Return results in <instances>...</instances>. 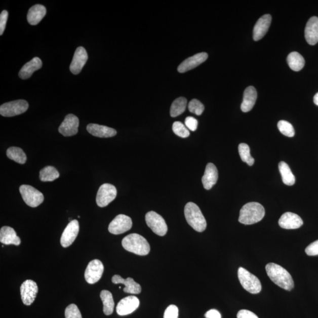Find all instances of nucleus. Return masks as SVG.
Masks as SVG:
<instances>
[{"mask_svg":"<svg viewBox=\"0 0 318 318\" xmlns=\"http://www.w3.org/2000/svg\"><path fill=\"white\" fill-rule=\"evenodd\" d=\"M267 275L273 283L285 290L290 291L294 287V282L292 276L283 267L274 263H269L266 266Z\"/></svg>","mask_w":318,"mask_h":318,"instance_id":"nucleus-1","label":"nucleus"},{"mask_svg":"<svg viewBox=\"0 0 318 318\" xmlns=\"http://www.w3.org/2000/svg\"><path fill=\"white\" fill-rule=\"evenodd\" d=\"M265 215V209L261 204L250 202L241 209L238 222L246 225H252L261 221Z\"/></svg>","mask_w":318,"mask_h":318,"instance_id":"nucleus-2","label":"nucleus"},{"mask_svg":"<svg viewBox=\"0 0 318 318\" xmlns=\"http://www.w3.org/2000/svg\"><path fill=\"white\" fill-rule=\"evenodd\" d=\"M122 244L126 251L137 255L145 256L150 251V245L146 238L137 233L126 236L123 240Z\"/></svg>","mask_w":318,"mask_h":318,"instance_id":"nucleus-3","label":"nucleus"},{"mask_svg":"<svg viewBox=\"0 0 318 318\" xmlns=\"http://www.w3.org/2000/svg\"><path fill=\"white\" fill-rule=\"evenodd\" d=\"M186 221L192 228L198 232H202L207 228V223L198 206L189 202L185 207Z\"/></svg>","mask_w":318,"mask_h":318,"instance_id":"nucleus-4","label":"nucleus"},{"mask_svg":"<svg viewBox=\"0 0 318 318\" xmlns=\"http://www.w3.org/2000/svg\"><path fill=\"white\" fill-rule=\"evenodd\" d=\"M237 274L238 280L246 291L252 294H257L261 291V282L254 274L242 267L238 268Z\"/></svg>","mask_w":318,"mask_h":318,"instance_id":"nucleus-5","label":"nucleus"},{"mask_svg":"<svg viewBox=\"0 0 318 318\" xmlns=\"http://www.w3.org/2000/svg\"><path fill=\"white\" fill-rule=\"evenodd\" d=\"M20 192L25 203L31 208L38 207L44 201L45 198L43 193L31 186H21Z\"/></svg>","mask_w":318,"mask_h":318,"instance_id":"nucleus-6","label":"nucleus"},{"mask_svg":"<svg viewBox=\"0 0 318 318\" xmlns=\"http://www.w3.org/2000/svg\"><path fill=\"white\" fill-rule=\"evenodd\" d=\"M26 100H18L2 104L0 107V114L4 117H13L23 114L28 108Z\"/></svg>","mask_w":318,"mask_h":318,"instance_id":"nucleus-7","label":"nucleus"},{"mask_svg":"<svg viewBox=\"0 0 318 318\" xmlns=\"http://www.w3.org/2000/svg\"><path fill=\"white\" fill-rule=\"evenodd\" d=\"M148 226L158 236H164L168 232V226L165 220L156 212H148L145 217Z\"/></svg>","mask_w":318,"mask_h":318,"instance_id":"nucleus-8","label":"nucleus"},{"mask_svg":"<svg viewBox=\"0 0 318 318\" xmlns=\"http://www.w3.org/2000/svg\"><path fill=\"white\" fill-rule=\"evenodd\" d=\"M117 196L116 188L111 184L104 183L99 187L96 196V203L100 208L107 207Z\"/></svg>","mask_w":318,"mask_h":318,"instance_id":"nucleus-9","label":"nucleus"},{"mask_svg":"<svg viewBox=\"0 0 318 318\" xmlns=\"http://www.w3.org/2000/svg\"><path fill=\"white\" fill-rule=\"evenodd\" d=\"M132 220L130 217L121 214L112 220L108 229L111 234H120L128 232L132 228Z\"/></svg>","mask_w":318,"mask_h":318,"instance_id":"nucleus-10","label":"nucleus"},{"mask_svg":"<svg viewBox=\"0 0 318 318\" xmlns=\"http://www.w3.org/2000/svg\"><path fill=\"white\" fill-rule=\"evenodd\" d=\"M104 272V266L98 259L90 262L85 273V280L89 284H96L102 277Z\"/></svg>","mask_w":318,"mask_h":318,"instance_id":"nucleus-11","label":"nucleus"},{"mask_svg":"<svg viewBox=\"0 0 318 318\" xmlns=\"http://www.w3.org/2000/svg\"><path fill=\"white\" fill-rule=\"evenodd\" d=\"M38 288L37 284L32 280L24 281L20 287L21 299L25 305H31L35 301Z\"/></svg>","mask_w":318,"mask_h":318,"instance_id":"nucleus-12","label":"nucleus"},{"mask_svg":"<svg viewBox=\"0 0 318 318\" xmlns=\"http://www.w3.org/2000/svg\"><path fill=\"white\" fill-rule=\"evenodd\" d=\"M79 232V223L73 220L68 224L60 238V244L64 248L70 247L76 238Z\"/></svg>","mask_w":318,"mask_h":318,"instance_id":"nucleus-13","label":"nucleus"},{"mask_svg":"<svg viewBox=\"0 0 318 318\" xmlns=\"http://www.w3.org/2000/svg\"><path fill=\"white\" fill-rule=\"evenodd\" d=\"M78 126L79 120L76 115L69 114L60 125L59 132L65 137L74 136L78 133Z\"/></svg>","mask_w":318,"mask_h":318,"instance_id":"nucleus-14","label":"nucleus"},{"mask_svg":"<svg viewBox=\"0 0 318 318\" xmlns=\"http://www.w3.org/2000/svg\"><path fill=\"white\" fill-rule=\"evenodd\" d=\"M140 301L135 296H130L122 299L116 307L118 315L125 316L129 315L139 308Z\"/></svg>","mask_w":318,"mask_h":318,"instance_id":"nucleus-15","label":"nucleus"},{"mask_svg":"<svg viewBox=\"0 0 318 318\" xmlns=\"http://www.w3.org/2000/svg\"><path fill=\"white\" fill-rule=\"evenodd\" d=\"M88 60V54L86 49L83 47H79L75 50L70 66L71 73L75 75L81 73Z\"/></svg>","mask_w":318,"mask_h":318,"instance_id":"nucleus-16","label":"nucleus"},{"mask_svg":"<svg viewBox=\"0 0 318 318\" xmlns=\"http://www.w3.org/2000/svg\"><path fill=\"white\" fill-rule=\"evenodd\" d=\"M208 54L207 53H200L195 54L192 57L187 58L180 64L178 68V70L180 73L193 69V68L200 66L208 59Z\"/></svg>","mask_w":318,"mask_h":318,"instance_id":"nucleus-17","label":"nucleus"},{"mask_svg":"<svg viewBox=\"0 0 318 318\" xmlns=\"http://www.w3.org/2000/svg\"><path fill=\"white\" fill-rule=\"evenodd\" d=\"M301 217L292 212L285 213L279 220V225L285 229H296L303 225Z\"/></svg>","mask_w":318,"mask_h":318,"instance_id":"nucleus-18","label":"nucleus"},{"mask_svg":"<svg viewBox=\"0 0 318 318\" xmlns=\"http://www.w3.org/2000/svg\"><path fill=\"white\" fill-rule=\"evenodd\" d=\"M271 21H272V17L270 14H265V15L260 18L254 28L255 41H259L264 37L269 30Z\"/></svg>","mask_w":318,"mask_h":318,"instance_id":"nucleus-19","label":"nucleus"},{"mask_svg":"<svg viewBox=\"0 0 318 318\" xmlns=\"http://www.w3.org/2000/svg\"><path fill=\"white\" fill-rule=\"evenodd\" d=\"M305 37L310 45H315L318 43V17L310 18L306 25Z\"/></svg>","mask_w":318,"mask_h":318,"instance_id":"nucleus-20","label":"nucleus"},{"mask_svg":"<svg viewBox=\"0 0 318 318\" xmlns=\"http://www.w3.org/2000/svg\"><path fill=\"white\" fill-rule=\"evenodd\" d=\"M218 179V171L215 165L209 163L206 167L202 182L205 189L210 190Z\"/></svg>","mask_w":318,"mask_h":318,"instance_id":"nucleus-21","label":"nucleus"},{"mask_svg":"<svg viewBox=\"0 0 318 318\" xmlns=\"http://www.w3.org/2000/svg\"><path fill=\"white\" fill-rule=\"evenodd\" d=\"M112 283L114 284L125 285L124 292L132 294H139L142 291V288L139 284L136 283L132 278L128 277L127 279H124L121 276L115 274L112 277Z\"/></svg>","mask_w":318,"mask_h":318,"instance_id":"nucleus-22","label":"nucleus"},{"mask_svg":"<svg viewBox=\"0 0 318 318\" xmlns=\"http://www.w3.org/2000/svg\"><path fill=\"white\" fill-rule=\"evenodd\" d=\"M257 96V92L254 87H248L244 93L243 102L241 104L242 111L245 113L250 111L255 104Z\"/></svg>","mask_w":318,"mask_h":318,"instance_id":"nucleus-23","label":"nucleus"},{"mask_svg":"<svg viewBox=\"0 0 318 318\" xmlns=\"http://www.w3.org/2000/svg\"><path fill=\"white\" fill-rule=\"evenodd\" d=\"M87 130L92 135L101 138L113 137L117 134L116 131L113 128L97 124H89L87 126Z\"/></svg>","mask_w":318,"mask_h":318,"instance_id":"nucleus-24","label":"nucleus"},{"mask_svg":"<svg viewBox=\"0 0 318 318\" xmlns=\"http://www.w3.org/2000/svg\"><path fill=\"white\" fill-rule=\"evenodd\" d=\"M0 242L5 245L19 246L20 238L17 235L16 231L12 227L3 226L0 230Z\"/></svg>","mask_w":318,"mask_h":318,"instance_id":"nucleus-25","label":"nucleus"},{"mask_svg":"<svg viewBox=\"0 0 318 318\" xmlns=\"http://www.w3.org/2000/svg\"><path fill=\"white\" fill-rule=\"evenodd\" d=\"M42 61L38 57H34L29 62L25 64L19 72L20 78L26 80L30 78L34 72L42 67Z\"/></svg>","mask_w":318,"mask_h":318,"instance_id":"nucleus-26","label":"nucleus"},{"mask_svg":"<svg viewBox=\"0 0 318 318\" xmlns=\"http://www.w3.org/2000/svg\"><path fill=\"white\" fill-rule=\"evenodd\" d=\"M47 10L44 6L36 5L31 7L27 14V21L32 26L37 25L46 16Z\"/></svg>","mask_w":318,"mask_h":318,"instance_id":"nucleus-27","label":"nucleus"},{"mask_svg":"<svg viewBox=\"0 0 318 318\" xmlns=\"http://www.w3.org/2000/svg\"><path fill=\"white\" fill-rule=\"evenodd\" d=\"M287 61L291 69L295 71L301 70L305 64V60L301 54L296 52L289 54Z\"/></svg>","mask_w":318,"mask_h":318,"instance_id":"nucleus-28","label":"nucleus"},{"mask_svg":"<svg viewBox=\"0 0 318 318\" xmlns=\"http://www.w3.org/2000/svg\"><path fill=\"white\" fill-rule=\"evenodd\" d=\"M100 298L103 304V312L106 315H110L113 313L114 308V302L111 293L103 290L100 293Z\"/></svg>","mask_w":318,"mask_h":318,"instance_id":"nucleus-29","label":"nucleus"},{"mask_svg":"<svg viewBox=\"0 0 318 318\" xmlns=\"http://www.w3.org/2000/svg\"><path fill=\"white\" fill-rule=\"evenodd\" d=\"M279 170L284 183L288 186L294 185L295 177L293 175L290 166L285 162H281L279 164Z\"/></svg>","mask_w":318,"mask_h":318,"instance_id":"nucleus-30","label":"nucleus"},{"mask_svg":"<svg viewBox=\"0 0 318 318\" xmlns=\"http://www.w3.org/2000/svg\"><path fill=\"white\" fill-rule=\"evenodd\" d=\"M7 156L19 164H24L27 161L26 153L20 147H11L7 150Z\"/></svg>","mask_w":318,"mask_h":318,"instance_id":"nucleus-31","label":"nucleus"},{"mask_svg":"<svg viewBox=\"0 0 318 318\" xmlns=\"http://www.w3.org/2000/svg\"><path fill=\"white\" fill-rule=\"evenodd\" d=\"M59 176V172L51 166H46L39 172V179L42 182H52Z\"/></svg>","mask_w":318,"mask_h":318,"instance_id":"nucleus-32","label":"nucleus"},{"mask_svg":"<svg viewBox=\"0 0 318 318\" xmlns=\"http://www.w3.org/2000/svg\"><path fill=\"white\" fill-rule=\"evenodd\" d=\"M187 106V99L185 97H179L176 99L172 104L171 107V115L172 117L179 116L184 113Z\"/></svg>","mask_w":318,"mask_h":318,"instance_id":"nucleus-33","label":"nucleus"},{"mask_svg":"<svg viewBox=\"0 0 318 318\" xmlns=\"http://www.w3.org/2000/svg\"><path fill=\"white\" fill-rule=\"evenodd\" d=\"M238 150L242 161L247 163L249 166L254 164L255 159L251 156L250 147L247 144L241 143L238 145Z\"/></svg>","mask_w":318,"mask_h":318,"instance_id":"nucleus-34","label":"nucleus"},{"mask_svg":"<svg viewBox=\"0 0 318 318\" xmlns=\"http://www.w3.org/2000/svg\"><path fill=\"white\" fill-rule=\"evenodd\" d=\"M277 128L279 129L280 132L285 136L292 137L295 135L294 128L290 122L285 121H280L278 122Z\"/></svg>","mask_w":318,"mask_h":318,"instance_id":"nucleus-35","label":"nucleus"},{"mask_svg":"<svg viewBox=\"0 0 318 318\" xmlns=\"http://www.w3.org/2000/svg\"><path fill=\"white\" fill-rule=\"evenodd\" d=\"M172 129L177 136L182 138H186L190 135L189 130L182 123L180 122H176L173 124Z\"/></svg>","mask_w":318,"mask_h":318,"instance_id":"nucleus-36","label":"nucleus"},{"mask_svg":"<svg viewBox=\"0 0 318 318\" xmlns=\"http://www.w3.org/2000/svg\"><path fill=\"white\" fill-rule=\"evenodd\" d=\"M188 108L191 113L197 115H201L205 110L204 104L197 99L191 100L188 105Z\"/></svg>","mask_w":318,"mask_h":318,"instance_id":"nucleus-37","label":"nucleus"},{"mask_svg":"<svg viewBox=\"0 0 318 318\" xmlns=\"http://www.w3.org/2000/svg\"><path fill=\"white\" fill-rule=\"evenodd\" d=\"M66 318H82L81 311L75 304L68 305L65 310Z\"/></svg>","mask_w":318,"mask_h":318,"instance_id":"nucleus-38","label":"nucleus"},{"mask_svg":"<svg viewBox=\"0 0 318 318\" xmlns=\"http://www.w3.org/2000/svg\"><path fill=\"white\" fill-rule=\"evenodd\" d=\"M179 309L174 305H171L166 309L164 318H178Z\"/></svg>","mask_w":318,"mask_h":318,"instance_id":"nucleus-39","label":"nucleus"},{"mask_svg":"<svg viewBox=\"0 0 318 318\" xmlns=\"http://www.w3.org/2000/svg\"><path fill=\"white\" fill-rule=\"evenodd\" d=\"M9 13L6 10H4L0 14V35H2L5 31L7 19H8Z\"/></svg>","mask_w":318,"mask_h":318,"instance_id":"nucleus-40","label":"nucleus"},{"mask_svg":"<svg viewBox=\"0 0 318 318\" xmlns=\"http://www.w3.org/2000/svg\"><path fill=\"white\" fill-rule=\"evenodd\" d=\"M186 127L191 131H195L197 128L198 122L193 117H187L185 119Z\"/></svg>","mask_w":318,"mask_h":318,"instance_id":"nucleus-41","label":"nucleus"},{"mask_svg":"<svg viewBox=\"0 0 318 318\" xmlns=\"http://www.w3.org/2000/svg\"><path fill=\"white\" fill-rule=\"evenodd\" d=\"M305 252L308 256L318 255V240L310 244L308 247L305 249Z\"/></svg>","mask_w":318,"mask_h":318,"instance_id":"nucleus-42","label":"nucleus"},{"mask_svg":"<svg viewBox=\"0 0 318 318\" xmlns=\"http://www.w3.org/2000/svg\"><path fill=\"white\" fill-rule=\"evenodd\" d=\"M237 318H259L257 315L250 310L242 309L237 314Z\"/></svg>","mask_w":318,"mask_h":318,"instance_id":"nucleus-43","label":"nucleus"},{"mask_svg":"<svg viewBox=\"0 0 318 318\" xmlns=\"http://www.w3.org/2000/svg\"><path fill=\"white\" fill-rule=\"evenodd\" d=\"M205 317L207 318H222L219 312L216 309L209 310L206 313Z\"/></svg>","mask_w":318,"mask_h":318,"instance_id":"nucleus-44","label":"nucleus"},{"mask_svg":"<svg viewBox=\"0 0 318 318\" xmlns=\"http://www.w3.org/2000/svg\"><path fill=\"white\" fill-rule=\"evenodd\" d=\"M313 102L318 106V92L313 97Z\"/></svg>","mask_w":318,"mask_h":318,"instance_id":"nucleus-45","label":"nucleus"}]
</instances>
